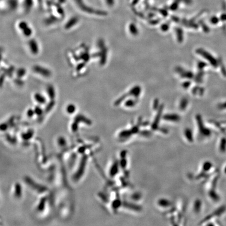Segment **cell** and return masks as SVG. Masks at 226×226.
I'll use <instances>...</instances> for the list:
<instances>
[{"instance_id": "cell-1", "label": "cell", "mask_w": 226, "mask_h": 226, "mask_svg": "<svg viewBox=\"0 0 226 226\" xmlns=\"http://www.w3.org/2000/svg\"><path fill=\"white\" fill-rule=\"evenodd\" d=\"M72 2L74 6L76 7L78 10L84 14L94 16H104L106 14L104 11L90 6L88 3H87L85 0H72Z\"/></svg>"}, {"instance_id": "cell-2", "label": "cell", "mask_w": 226, "mask_h": 226, "mask_svg": "<svg viewBox=\"0 0 226 226\" xmlns=\"http://www.w3.org/2000/svg\"><path fill=\"white\" fill-rule=\"evenodd\" d=\"M34 72L42 75V76L45 77H49L51 76V72L46 68L42 67L39 65H35L33 67Z\"/></svg>"}, {"instance_id": "cell-3", "label": "cell", "mask_w": 226, "mask_h": 226, "mask_svg": "<svg viewBox=\"0 0 226 226\" xmlns=\"http://www.w3.org/2000/svg\"><path fill=\"white\" fill-rule=\"evenodd\" d=\"M79 18L77 16H72V18H70V20L65 24V28L67 29L74 26V25H76L79 21Z\"/></svg>"}, {"instance_id": "cell-4", "label": "cell", "mask_w": 226, "mask_h": 226, "mask_svg": "<svg viewBox=\"0 0 226 226\" xmlns=\"http://www.w3.org/2000/svg\"><path fill=\"white\" fill-rule=\"evenodd\" d=\"M29 46L30 48V51H32V53L35 55H36L38 51L39 48L37 45V43L35 40H31L29 41Z\"/></svg>"}, {"instance_id": "cell-5", "label": "cell", "mask_w": 226, "mask_h": 226, "mask_svg": "<svg viewBox=\"0 0 226 226\" xmlns=\"http://www.w3.org/2000/svg\"><path fill=\"white\" fill-rule=\"evenodd\" d=\"M35 99L37 102L39 103L40 104H44L46 102L45 98L40 94H36L35 95Z\"/></svg>"}, {"instance_id": "cell-6", "label": "cell", "mask_w": 226, "mask_h": 226, "mask_svg": "<svg viewBox=\"0 0 226 226\" xmlns=\"http://www.w3.org/2000/svg\"><path fill=\"white\" fill-rule=\"evenodd\" d=\"M47 91L50 98H51V99H54L55 97V89L52 85H49L47 88Z\"/></svg>"}, {"instance_id": "cell-7", "label": "cell", "mask_w": 226, "mask_h": 226, "mask_svg": "<svg viewBox=\"0 0 226 226\" xmlns=\"http://www.w3.org/2000/svg\"><path fill=\"white\" fill-rule=\"evenodd\" d=\"M23 34L24 35L26 36V37H29L31 36L32 34V30L31 28L29 27H27L26 28H25L24 30H23Z\"/></svg>"}, {"instance_id": "cell-8", "label": "cell", "mask_w": 226, "mask_h": 226, "mask_svg": "<svg viewBox=\"0 0 226 226\" xmlns=\"http://www.w3.org/2000/svg\"><path fill=\"white\" fill-rule=\"evenodd\" d=\"M76 111V107L74 105L70 104L67 107V111L69 114H73Z\"/></svg>"}, {"instance_id": "cell-9", "label": "cell", "mask_w": 226, "mask_h": 226, "mask_svg": "<svg viewBox=\"0 0 226 226\" xmlns=\"http://www.w3.org/2000/svg\"><path fill=\"white\" fill-rule=\"evenodd\" d=\"M28 26V24L25 21H20L19 24H18V27L22 30H24L25 28H26Z\"/></svg>"}, {"instance_id": "cell-10", "label": "cell", "mask_w": 226, "mask_h": 226, "mask_svg": "<svg viewBox=\"0 0 226 226\" xmlns=\"http://www.w3.org/2000/svg\"><path fill=\"white\" fill-rule=\"evenodd\" d=\"M117 171H118V166H117V164H115L114 166L111 167V175H115V174H116Z\"/></svg>"}, {"instance_id": "cell-11", "label": "cell", "mask_w": 226, "mask_h": 226, "mask_svg": "<svg viewBox=\"0 0 226 226\" xmlns=\"http://www.w3.org/2000/svg\"><path fill=\"white\" fill-rule=\"evenodd\" d=\"M185 136L187 138V139L189 140H192V133L191 131L189 129H187L185 131Z\"/></svg>"}, {"instance_id": "cell-12", "label": "cell", "mask_w": 226, "mask_h": 226, "mask_svg": "<svg viewBox=\"0 0 226 226\" xmlns=\"http://www.w3.org/2000/svg\"><path fill=\"white\" fill-rule=\"evenodd\" d=\"M26 73V71L23 69H20L18 70V77H22Z\"/></svg>"}, {"instance_id": "cell-13", "label": "cell", "mask_w": 226, "mask_h": 226, "mask_svg": "<svg viewBox=\"0 0 226 226\" xmlns=\"http://www.w3.org/2000/svg\"><path fill=\"white\" fill-rule=\"evenodd\" d=\"M52 1L55 2L56 3L59 4H60L61 6H62V5H64V4H65L67 3V0H53Z\"/></svg>"}, {"instance_id": "cell-14", "label": "cell", "mask_w": 226, "mask_h": 226, "mask_svg": "<svg viewBox=\"0 0 226 226\" xmlns=\"http://www.w3.org/2000/svg\"><path fill=\"white\" fill-rule=\"evenodd\" d=\"M159 204H160V205L162 206H168V205H169V202H168V201H167L166 200H161V201H160V202H159Z\"/></svg>"}, {"instance_id": "cell-15", "label": "cell", "mask_w": 226, "mask_h": 226, "mask_svg": "<svg viewBox=\"0 0 226 226\" xmlns=\"http://www.w3.org/2000/svg\"><path fill=\"white\" fill-rule=\"evenodd\" d=\"M34 111H35V113L36 114H37L38 115H41L42 114V112L41 108L39 107H38V106L35 108Z\"/></svg>"}, {"instance_id": "cell-16", "label": "cell", "mask_w": 226, "mask_h": 226, "mask_svg": "<svg viewBox=\"0 0 226 226\" xmlns=\"http://www.w3.org/2000/svg\"><path fill=\"white\" fill-rule=\"evenodd\" d=\"M103 1L107 6H111L113 5L112 0H103Z\"/></svg>"}, {"instance_id": "cell-17", "label": "cell", "mask_w": 226, "mask_h": 226, "mask_svg": "<svg viewBox=\"0 0 226 226\" xmlns=\"http://www.w3.org/2000/svg\"><path fill=\"white\" fill-rule=\"evenodd\" d=\"M34 114H35V111L32 110H28V112H27V115L29 117L33 116V115H34Z\"/></svg>"}, {"instance_id": "cell-18", "label": "cell", "mask_w": 226, "mask_h": 226, "mask_svg": "<svg viewBox=\"0 0 226 226\" xmlns=\"http://www.w3.org/2000/svg\"><path fill=\"white\" fill-rule=\"evenodd\" d=\"M59 142H60V145H64V144L65 141H64V139H59Z\"/></svg>"}]
</instances>
